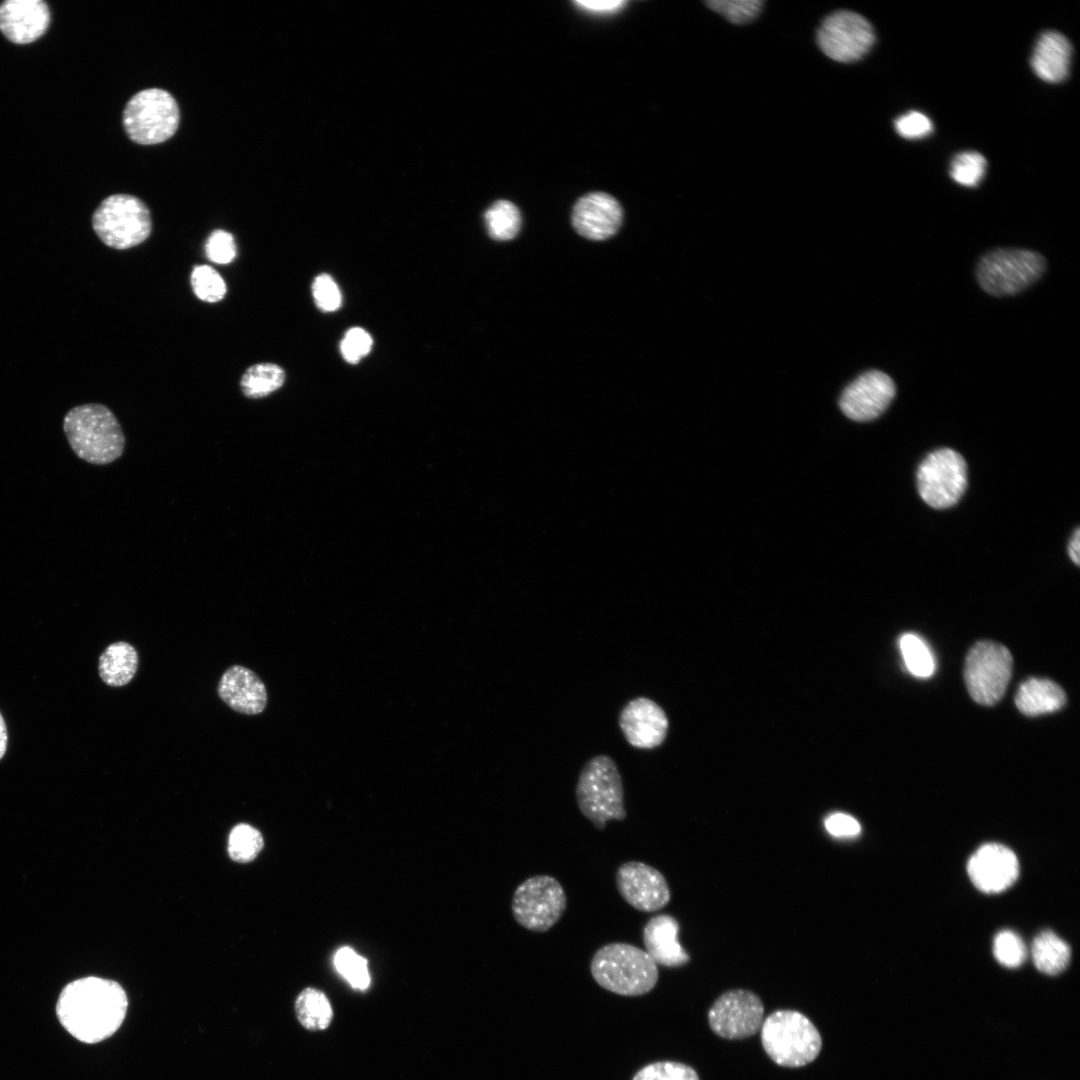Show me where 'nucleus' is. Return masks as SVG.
<instances>
[{
  "mask_svg": "<svg viewBox=\"0 0 1080 1080\" xmlns=\"http://www.w3.org/2000/svg\"><path fill=\"white\" fill-rule=\"evenodd\" d=\"M127 1008L126 992L118 982L89 976L64 987L56 1012L62 1026L74 1038L94 1044L120 1028Z\"/></svg>",
  "mask_w": 1080,
  "mask_h": 1080,
  "instance_id": "obj_1",
  "label": "nucleus"
},
{
  "mask_svg": "<svg viewBox=\"0 0 1080 1080\" xmlns=\"http://www.w3.org/2000/svg\"><path fill=\"white\" fill-rule=\"evenodd\" d=\"M63 430L74 453L88 463L109 464L124 452L125 436L120 423L102 404L71 408L64 416Z\"/></svg>",
  "mask_w": 1080,
  "mask_h": 1080,
  "instance_id": "obj_2",
  "label": "nucleus"
},
{
  "mask_svg": "<svg viewBox=\"0 0 1080 1080\" xmlns=\"http://www.w3.org/2000/svg\"><path fill=\"white\" fill-rule=\"evenodd\" d=\"M590 971L599 986L623 996L650 992L659 975L657 964L645 950L624 942L600 947L591 959Z\"/></svg>",
  "mask_w": 1080,
  "mask_h": 1080,
  "instance_id": "obj_3",
  "label": "nucleus"
},
{
  "mask_svg": "<svg viewBox=\"0 0 1080 1080\" xmlns=\"http://www.w3.org/2000/svg\"><path fill=\"white\" fill-rule=\"evenodd\" d=\"M582 815L598 830L610 820L626 818L621 775L608 755H596L582 767L575 789Z\"/></svg>",
  "mask_w": 1080,
  "mask_h": 1080,
  "instance_id": "obj_4",
  "label": "nucleus"
},
{
  "mask_svg": "<svg viewBox=\"0 0 1080 1080\" xmlns=\"http://www.w3.org/2000/svg\"><path fill=\"white\" fill-rule=\"evenodd\" d=\"M761 1042L772 1061L790 1068L811 1063L822 1048L817 1028L805 1015L794 1010L771 1013L762 1023Z\"/></svg>",
  "mask_w": 1080,
  "mask_h": 1080,
  "instance_id": "obj_5",
  "label": "nucleus"
},
{
  "mask_svg": "<svg viewBox=\"0 0 1080 1080\" xmlns=\"http://www.w3.org/2000/svg\"><path fill=\"white\" fill-rule=\"evenodd\" d=\"M92 227L108 247L128 249L150 236L152 219L147 205L139 198L114 194L98 205L92 215Z\"/></svg>",
  "mask_w": 1080,
  "mask_h": 1080,
  "instance_id": "obj_6",
  "label": "nucleus"
},
{
  "mask_svg": "<svg viewBox=\"0 0 1080 1080\" xmlns=\"http://www.w3.org/2000/svg\"><path fill=\"white\" fill-rule=\"evenodd\" d=\"M179 120L175 98L160 88H148L134 94L122 115L126 134L142 145L158 144L171 138L177 131Z\"/></svg>",
  "mask_w": 1080,
  "mask_h": 1080,
  "instance_id": "obj_7",
  "label": "nucleus"
},
{
  "mask_svg": "<svg viewBox=\"0 0 1080 1080\" xmlns=\"http://www.w3.org/2000/svg\"><path fill=\"white\" fill-rule=\"evenodd\" d=\"M1046 269L1044 257L1031 250L1002 248L985 254L977 266L981 288L994 296H1011L1036 282Z\"/></svg>",
  "mask_w": 1080,
  "mask_h": 1080,
  "instance_id": "obj_8",
  "label": "nucleus"
},
{
  "mask_svg": "<svg viewBox=\"0 0 1080 1080\" xmlns=\"http://www.w3.org/2000/svg\"><path fill=\"white\" fill-rule=\"evenodd\" d=\"M1012 666V655L1005 646L992 641L974 644L964 666V679L971 698L985 706L996 704L1006 691Z\"/></svg>",
  "mask_w": 1080,
  "mask_h": 1080,
  "instance_id": "obj_9",
  "label": "nucleus"
},
{
  "mask_svg": "<svg viewBox=\"0 0 1080 1080\" xmlns=\"http://www.w3.org/2000/svg\"><path fill=\"white\" fill-rule=\"evenodd\" d=\"M567 906L560 882L549 875H535L515 889L511 901L516 922L533 932H546L562 917Z\"/></svg>",
  "mask_w": 1080,
  "mask_h": 1080,
  "instance_id": "obj_10",
  "label": "nucleus"
},
{
  "mask_svg": "<svg viewBox=\"0 0 1080 1080\" xmlns=\"http://www.w3.org/2000/svg\"><path fill=\"white\" fill-rule=\"evenodd\" d=\"M967 487L964 458L950 448L928 454L917 471V488L923 501L935 509L955 505Z\"/></svg>",
  "mask_w": 1080,
  "mask_h": 1080,
  "instance_id": "obj_11",
  "label": "nucleus"
},
{
  "mask_svg": "<svg viewBox=\"0 0 1080 1080\" xmlns=\"http://www.w3.org/2000/svg\"><path fill=\"white\" fill-rule=\"evenodd\" d=\"M816 42L831 60L853 63L870 51L875 42V33L864 16L849 10H838L823 19L816 33Z\"/></svg>",
  "mask_w": 1080,
  "mask_h": 1080,
  "instance_id": "obj_12",
  "label": "nucleus"
},
{
  "mask_svg": "<svg viewBox=\"0 0 1080 1080\" xmlns=\"http://www.w3.org/2000/svg\"><path fill=\"white\" fill-rule=\"evenodd\" d=\"M764 1006L753 992L743 989L723 993L711 1006L708 1021L712 1031L726 1039H743L762 1026Z\"/></svg>",
  "mask_w": 1080,
  "mask_h": 1080,
  "instance_id": "obj_13",
  "label": "nucleus"
},
{
  "mask_svg": "<svg viewBox=\"0 0 1080 1080\" xmlns=\"http://www.w3.org/2000/svg\"><path fill=\"white\" fill-rule=\"evenodd\" d=\"M615 882L621 897L641 912L661 910L671 898L669 885L663 874L644 862L628 861L620 865L615 874Z\"/></svg>",
  "mask_w": 1080,
  "mask_h": 1080,
  "instance_id": "obj_14",
  "label": "nucleus"
},
{
  "mask_svg": "<svg viewBox=\"0 0 1080 1080\" xmlns=\"http://www.w3.org/2000/svg\"><path fill=\"white\" fill-rule=\"evenodd\" d=\"M895 393V384L890 376L879 370H870L843 390L839 406L851 420L871 421L888 408Z\"/></svg>",
  "mask_w": 1080,
  "mask_h": 1080,
  "instance_id": "obj_15",
  "label": "nucleus"
},
{
  "mask_svg": "<svg viewBox=\"0 0 1080 1080\" xmlns=\"http://www.w3.org/2000/svg\"><path fill=\"white\" fill-rule=\"evenodd\" d=\"M967 871L976 888L985 893H999L1017 880L1019 863L1008 847L987 843L970 857Z\"/></svg>",
  "mask_w": 1080,
  "mask_h": 1080,
  "instance_id": "obj_16",
  "label": "nucleus"
},
{
  "mask_svg": "<svg viewBox=\"0 0 1080 1080\" xmlns=\"http://www.w3.org/2000/svg\"><path fill=\"white\" fill-rule=\"evenodd\" d=\"M619 727L626 741L638 749H653L663 743L668 731L664 710L647 697H637L622 708Z\"/></svg>",
  "mask_w": 1080,
  "mask_h": 1080,
  "instance_id": "obj_17",
  "label": "nucleus"
},
{
  "mask_svg": "<svg viewBox=\"0 0 1080 1080\" xmlns=\"http://www.w3.org/2000/svg\"><path fill=\"white\" fill-rule=\"evenodd\" d=\"M623 211L619 202L604 192L581 197L572 211V224L581 236L590 240H605L619 230Z\"/></svg>",
  "mask_w": 1080,
  "mask_h": 1080,
  "instance_id": "obj_18",
  "label": "nucleus"
},
{
  "mask_svg": "<svg viewBox=\"0 0 1080 1080\" xmlns=\"http://www.w3.org/2000/svg\"><path fill=\"white\" fill-rule=\"evenodd\" d=\"M50 10L42 0H6L0 4V31L15 44H28L45 34Z\"/></svg>",
  "mask_w": 1080,
  "mask_h": 1080,
  "instance_id": "obj_19",
  "label": "nucleus"
},
{
  "mask_svg": "<svg viewBox=\"0 0 1080 1080\" xmlns=\"http://www.w3.org/2000/svg\"><path fill=\"white\" fill-rule=\"evenodd\" d=\"M217 693L234 711L256 715L267 705V691L263 681L252 670L233 665L221 676Z\"/></svg>",
  "mask_w": 1080,
  "mask_h": 1080,
  "instance_id": "obj_20",
  "label": "nucleus"
},
{
  "mask_svg": "<svg viewBox=\"0 0 1080 1080\" xmlns=\"http://www.w3.org/2000/svg\"><path fill=\"white\" fill-rule=\"evenodd\" d=\"M680 926L671 915L659 914L650 918L643 927L642 939L645 951L656 964L680 967L690 957L678 940Z\"/></svg>",
  "mask_w": 1080,
  "mask_h": 1080,
  "instance_id": "obj_21",
  "label": "nucleus"
},
{
  "mask_svg": "<svg viewBox=\"0 0 1080 1080\" xmlns=\"http://www.w3.org/2000/svg\"><path fill=\"white\" fill-rule=\"evenodd\" d=\"M1072 46L1059 32L1048 31L1038 39L1031 58V67L1042 80L1056 83L1064 80L1071 63Z\"/></svg>",
  "mask_w": 1080,
  "mask_h": 1080,
  "instance_id": "obj_22",
  "label": "nucleus"
},
{
  "mask_svg": "<svg viewBox=\"0 0 1080 1080\" xmlns=\"http://www.w3.org/2000/svg\"><path fill=\"white\" fill-rule=\"evenodd\" d=\"M1066 702V695L1055 682L1045 678L1023 681L1015 695L1018 710L1030 717L1055 712Z\"/></svg>",
  "mask_w": 1080,
  "mask_h": 1080,
  "instance_id": "obj_23",
  "label": "nucleus"
},
{
  "mask_svg": "<svg viewBox=\"0 0 1080 1080\" xmlns=\"http://www.w3.org/2000/svg\"><path fill=\"white\" fill-rule=\"evenodd\" d=\"M137 668V651L125 641L110 644L99 657V675L105 684L112 687L128 684L135 676Z\"/></svg>",
  "mask_w": 1080,
  "mask_h": 1080,
  "instance_id": "obj_24",
  "label": "nucleus"
},
{
  "mask_svg": "<svg viewBox=\"0 0 1080 1080\" xmlns=\"http://www.w3.org/2000/svg\"><path fill=\"white\" fill-rule=\"evenodd\" d=\"M1032 960L1041 973L1057 975L1068 966L1071 958L1069 945L1050 930L1042 931L1032 943Z\"/></svg>",
  "mask_w": 1080,
  "mask_h": 1080,
  "instance_id": "obj_25",
  "label": "nucleus"
},
{
  "mask_svg": "<svg viewBox=\"0 0 1080 1080\" xmlns=\"http://www.w3.org/2000/svg\"><path fill=\"white\" fill-rule=\"evenodd\" d=\"M295 1012L300 1024L311 1031L326 1029L333 1018V1010L327 996L320 990L308 987L295 1001Z\"/></svg>",
  "mask_w": 1080,
  "mask_h": 1080,
  "instance_id": "obj_26",
  "label": "nucleus"
},
{
  "mask_svg": "<svg viewBox=\"0 0 1080 1080\" xmlns=\"http://www.w3.org/2000/svg\"><path fill=\"white\" fill-rule=\"evenodd\" d=\"M285 381V372L274 363H258L250 366L242 375V393L251 399L266 397L278 390Z\"/></svg>",
  "mask_w": 1080,
  "mask_h": 1080,
  "instance_id": "obj_27",
  "label": "nucleus"
},
{
  "mask_svg": "<svg viewBox=\"0 0 1080 1080\" xmlns=\"http://www.w3.org/2000/svg\"><path fill=\"white\" fill-rule=\"evenodd\" d=\"M899 649L907 671L917 678H929L936 662L928 644L917 634L905 633L899 638Z\"/></svg>",
  "mask_w": 1080,
  "mask_h": 1080,
  "instance_id": "obj_28",
  "label": "nucleus"
},
{
  "mask_svg": "<svg viewBox=\"0 0 1080 1080\" xmlns=\"http://www.w3.org/2000/svg\"><path fill=\"white\" fill-rule=\"evenodd\" d=\"M488 234L494 240L507 241L519 232L521 216L518 208L508 200L494 202L484 214Z\"/></svg>",
  "mask_w": 1080,
  "mask_h": 1080,
  "instance_id": "obj_29",
  "label": "nucleus"
},
{
  "mask_svg": "<svg viewBox=\"0 0 1080 1080\" xmlns=\"http://www.w3.org/2000/svg\"><path fill=\"white\" fill-rule=\"evenodd\" d=\"M263 844V837L255 827L240 823L229 834L228 854L235 862L247 863L256 858Z\"/></svg>",
  "mask_w": 1080,
  "mask_h": 1080,
  "instance_id": "obj_30",
  "label": "nucleus"
},
{
  "mask_svg": "<svg viewBox=\"0 0 1080 1080\" xmlns=\"http://www.w3.org/2000/svg\"><path fill=\"white\" fill-rule=\"evenodd\" d=\"M334 966L355 989L365 990L370 984L367 960L350 947H341L334 955Z\"/></svg>",
  "mask_w": 1080,
  "mask_h": 1080,
  "instance_id": "obj_31",
  "label": "nucleus"
},
{
  "mask_svg": "<svg viewBox=\"0 0 1080 1080\" xmlns=\"http://www.w3.org/2000/svg\"><path fill=\"white\" fill-rule=\"evenodd\" d=\"M191 286L194 294L202 301L215 303L226 294V284L221 275L211 266L197 265L191 273Z\"/></svg>",
  "mask_w": 1080,
  "mask_h": 1080,
  "instance_id": "obj_32",
  "label": "nucleus"
},
{
  "mask_svg": "<svg viewBox=\"0 0 1080 1080\" xmlns=\"http://www.w3.org/2000/svg\"><path fill=\"white\" fill-rule=\"evenodd\" d=\"M706 6L727 21L742 25L753 21L761 12L762 0H709Z\"/></svg>",
  "mask_w": 1080,
  "mask_h": 1080,
  "instance_id": "obj_33",
  "label": "nucleus"
},
{
  "mask_svg": "<svg viewBox=\"0 0 1080 1080\" xmlns=\"http://www.w3.org/2000/svg\"><path fill=\"white\" fill-rule=\"evenodd\" d=\"M986 160L978 152L968 151L958 154L952 161L950 175L958 184L976 186L984 177Z\"/></svg>",
  "mask_w": 1080,
  "mask_h": 1080,
  "instance_id": "obj_34",
  "label": "nucleus"
},
{
  "mask_svg": "<svg viewBox=\"0 0 1080 1080\" xmlns=\"http://www.w3.org/2000/svg\"><path fill=\"white\" fill-rule=\"evenodd\" d=\"M993 954L1002 966L1017 968L1025 962L1027 949L1016 933L1002 930L994 938Z\"/></svg>",
  "mask_w": 1080,
  "mask_h": 1080,
  "instance_id": "obj_35",
  "label": "nucleus"
},
{
  "mask_svg": "<svg viewBox=\"0 0 1080 1080\" xmlns=\"http://www.w3.org/2000/svg\"><path fill=\"white\" fill-rule=\"evenodd\" d=\"M632 1080H699L690 1066L673 1061L648 1064L640 1069Z\"/></svg>",
  "mask_w": 1080,
  "mask_h": 1080,
  "instance_id": "obj_36",
  "label": "nucleus"
},
{
  "mask_svg": "<svg viewBox=\"0 0 1080 1080\" xmlns=\"http://www.w3.org/2000/svg\"><path fill=\"white\" fill-rule=\"evenodd\" d=\"M373 341L369 333L360 327L350 328L340 343L343 358L351 363H358L371 350Z\"/></svg>",
  "mask_w": 1080,
  "mask_h": 1080,
  "instance_id": "obj_37",
  "label": "nucleus"
},
{
  "mask_svg": "<svg viewBox=\"0 0 1080 1080\" xmlns=\"http://www.w3.org/2000/svg\"><path fill=\"white\" fill-rule=\"evenodd\" d=\"M207 258L217 264H228L236 256V244L231 233L217 229L208 237L205 245Z\"/></svg>",
  "mask_w": 1080,
  "mask_h": 1080,
  "instance_id": "obj_38",
  "label": "nucleus"
},
{
  "mask_svg": "<svg viewBox=\"0 0 1080 1080\" xmlns=\"http://www.w3.org/2000/svg\"><path fill=\"white\" fill-rule=\"evenodd\" d=\"M312 293L317 307L322 311L333 312L341 306L340 289L328 274H320L314 279Z\"/></svg>",
  "mask_w": 1080,
  "mask_h": 1080,
  "instance_id": "obj_39",
  "label": "nucleus"
},
{
  "mask_svg": "<svg viewBox=\"0 0 1080 1080\" xmlns=\"http://www.w3.org/2000/svg\"><path fill=\"white\" fill-rule=\"evenodd\" d=\"M895 130L904 138L919 139L932 132L933 124L925 114L910 111L895 120Z\"/></svg>",
  "mask_w": 1080,
  "mask_h": 1080,
  "instance_id": "obj_40",
  "label": "nucleus"
},
{
  "mask_svg": "<svg viewBox=\"0 0 1080 1080\" xmlns=\"http://www.w3.org/2000/svg\"><path fill=\"white\" fill-rule=\"evenodd\" d=\"M826 830L835 837H855L861 831L859 822L851 815L837 812L825 819Z\"/></svg>",
  "mask_w": 1080,
  "mask_h": 1080,
  "instance_id": "obj_41",
  "label": "nucleus"
},
{
  "mask_svg": "<svg viewBox=\"0 0 1080 1080\" xmlns=\"http://www.w3.org/2000/svg\"><path fill=\"white\" fill-rule=\"evenodd\" d=\"M575 4L591 12L608 13L621 8L625 2L621 0H581L575 1Z\"/></svg>",
  "mask_w": 1080,
  "mask_h": 1080,
  "instance_id": "obj_42",
  "label": "nucleus"
},
{
  "mask_svg": "<svg viewBox=\"0 0 1080 1080\" xmlns=\"http://www.w3.org/2000/svg\"><path fill=\"white\" fill-rule=\"evenodd\" d=\"M1068 553L1071 560L1076 564H1080V529L1077 528L1068 545Z\"/></svg>",
  "mask_w": 1080,
  "mask_h": 1080,
  "instance_id": "obj_43",
  "label": "nucleus"
},
{
  "mask_svg": "<svg viewBox=\"0 0 1080 1080\" xmlns=\"http://www.w3.org/2000/svg\"><path fill=\"white\" fill-rule=\"evenodd\" d=\"M7 729L5 721L0 713V759L4 756L7 748Z\"/></svg>",
  "mask_w": 1080,
  "mask_h": 1080,
  "instance_id": "obj_44",
  "label": "nucleus"
}]
</instances>
